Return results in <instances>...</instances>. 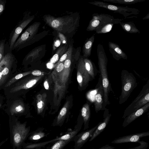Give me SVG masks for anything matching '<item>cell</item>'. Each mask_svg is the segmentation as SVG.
<instances>
[{"label": "cell", "mask_w": 149, "mask_h": 149, "mask_svg": "<svg viewBox=\"0 0 149 149\" xmlns=\"http://www.w3.org/2000/svg\"><path fill=\"white\" fill-rule=\"evenodd\" d=\"M43 18L48 26L64 34L73 33L79 26L80 17L78 14L76 16L71 15L58 17L46 15Z\"/></svg>", "instance_id": "6da1fadb"}, {"label": "cell", "mask_w": 149, "mask_h": 149, "mask_svg": "<svg viewBox=\"0 0 149 149\" xmlns=\"http://www.w3.org/2000/svg\"><path fill=\"white\" fill-rule=\"evenodd\" d=\"M72 52L70 53L64 61L63 70L59 73L54 70L50 75L54 84V99H57V102H59L66 88L70 74Z\"/></svg>", "instance_id": "7a4b0ae2"}, {"label": "cell", "mask_w": 149, "mask_h": 149, "mask_svg": "<svg viewBox=\"0 0 149 149\" xmlns=\"http://www.w3.org/2000/svg\"><path fill=\"white\" fill-rule=\"evenodd\" d=\"M97 54L99 72L101 77L104 91V99L102 110H104L107 105L110 104L109 100V94L113 90L108 77L107 58L103 46L100 44L97 45Z\"/></svg>", "instance_id": "3957f363"}, {"label": "cell", "mask_w": 149, "mask_h": 149, "mask_svg": "<svg viewBox=\"0 0 149 149\" xmlns=\"http://www.w3.org/2000/svg\"><path fill=\"white\" fill-rule=\"evenodd\" d=\"M12 51L6 44L5 55L0 62V88L4 87L17 68V61Z\"/></svg>", "instance_id": "277c9868"}, {"label": "cell", "mask_w": 149, "mask_h": 149, "mask_svg": "<svg viewBox=\"0 0 149 149\" xmlns=\"http://www.w3.org/2000/svg\"><path fill=\"white\" fill-rule=\"evenodd\" d=\"M121 78V93L119 100L120 104L126 101L131 93L138 85L136 79L134 75L126 70H122Z\"/></svg>", "instance_id": "5b68a950"}, {"label": "cell", "mask_w": 149, "mask_h": 149, "mask_svg": "<svg viewBox=\"0 0 149 149\" xmlns=\"http://www.w3.org/2000/svg\"><path fill=\"white\" fill-rule=\"evenodd\" d=\"M40 24V22H35L29 26L19 37L12 50L18 51L30 44Z\"/></svg>", "instance_id": "8992f818"}, {"label": "cell", "mask_w": 149, "mask_h": 149, "mask_svg": "<svg viewBox=\"0 0 149 149\" xmlns=\"http://www.w3.org/2000/svg\"><path fill=\"white\" fill-rule=\"evenodd\" d=\"M92 5L105 8L114 13H118L122 15L125 19L128 18V17L132 15L138 14L140 12L137 9L129 8L127 6H120L109 4L101 1H95L89 2Z\"/></svg>", "instance_id": "52a82bcc"}, {"label": "cell", "mask_w": 149, "mask_h": 149, "mask_svg": "<svg viewBox=\"0 0 149 149\" xmlns=\"http://www.w3.org/2000/svg\"><path fill=\"white\" fill-rule=\"evenodd\" d=\"M123 19H115L111 15L103 13H94L86 29L88 31H95L99 26L109 22L120 24Z\"/></svg>", "instance_id": "ba28073f"}, {"label": "cell", "mask_w": 149, "mask_h": 149, "mask_svg": "<svg viewBox=\"0 0 149 149\" xmlns=\"http://www.w3.org/2000/svg\"><path fill=\"white\" fill-rule=\"evenodd\" d=\"M81 125L78 126L63 135L57 137L52 140L40 143H28L24 144V149H40L49 143L55 142L60 140H73L75 136L77 135L81 128Z\"/></svg>", "instance_id": "9c48e42d"}, {"label": "cell", "mask_w": 149, "mask_h": 149, "mask_svg": "<svg viewBox=\"0 0 149 149\" xmlns=\"http://www.w3.org/2000/svg\"><path fill=\"white\" fill-rule=\"evenodd\" d=\"M30 128L26 127L25 123H17L13 126L12 130V141L15 147L21 146L29 134Z\"/></svg>", "instance_id": "30bf717a"}, {"label": "cell", "mask_w": 149, "mask_h": 149, "mask_svg": "<svg viewBox=\"0 0 149 149\" xmlns=\"http://www.w3.org/2000/svg\"><path fill=\"white\" fill-rule=\"evenodd\" d=\"M44 76H35L20 79L10 87L9 92L12 94L20 93L23 90H27L33 87Z\"/></svg>", "instance_id": "8fae6325"}, {"label": "cell", "mask_w": 149, "mask_h": 149, "mask_svg": "<svg viewBox=\"0 0 149 149\" xmlns=\"http://www.w3.org/2000/svg\"><path fill=\"white\" fill-rule=\"evenodd\" d=\"M34 15L28 16L25 14L22 19L19 22L10 34L8 45L12 50L15 42L24 29L34 19Z\"/></svg>", "instance_id": "7c38bea8"}, {"label": "cell", "mask_w": 149, "mask_h": 149, "mask_svg": "<svg viewBox=\"0 0 149 149\" xmlns=\"http://www.w3.org/2000/svg\"><path fill=\"white\" fill-rule=\"evenodd\" d=\"M77 80L80 87L85 89L88 86L89 82L92 81L86 70L84 61V57L79 58L77 66Z\"/></svg>", "instance_id": "4fadbf2b"}, {"label": "cell", "mask_w": 149, "mask_h": 149, "mask_svg": "<svg viewBox=\"0 0 149 149\" xmlns=\"http://www.w3.org/2000/svg\"><path fill=\"white\" fill-rule=\"evenodd\" d=\"M98 125V124L92 128L83 132L76 135L73 139L74 142L75 149H79L81 148L92 135Z\"/></svg>", "instance_id": "5bb4252c"}, {"label": "cell", "mask_w": 149, "mask_h": 149, "mask_svg": "<svg viewBox=\"0 0 149 149\" xmlns=\"http://www.w3.org/2000/svg\"><path fill=\"white\" fill-rule=\"evenodd\" d=\"M149 136V131L130 134L119 137L111 142L112 143L118 144L128 142H137L140 139Z\"/></svg>", "instance_id": "9a60e30c"}, {"label": "cell", "mask_w": 149, "mask_h": 149, "mask_svg": "<svg viewBox=\"0 0 149 149\" xmlns=\"http://www.w3.org/2000/svg\"><path fill=\"white\" fill-rule=\"evenodd\" d=\"M95 87H96L97 91L95 96L94 105L95 112L97 113L99 111L102 110L104 99L103 89L100 75L98 81Z\"/></svg>", "instance_id": "2e32d148"}, {"label": "cell", "mask_w": 149, "mask_h": 149, "mask_svg": "<svg viewBox=\"0 0 149 149\" xmlns=\"http://www.w3.org/2000/svg\"><path fill=\"white\" fill-rule=\"evenodd\" d=\"M148 92H149V80L143 86L138 96L125 109L122 118L124 119L126 116L130 114L134 106Z\"/></svg>", "instance_id": "e0dca14e"}, {"label": "cell", "mask_w": 149, "mask_h": 149, "mask_svg": "<svg viewBox=\"0 0 149 149\" xmlns=\"http://www.w3.org/2000/svg\"><path fill=\"white\" fill-rule=\"evenodd\" d=\"M104 110L103 114L104 119L103 121L98 123L97 127L89 139V141L93 140L103 131L108 123L111 114L109 113V109L106 108H105Z\"/></svg>", "instance_id": "ac0fdd59"}, {"label": "cell", "mask_w": 149, "mask_h": 149, "mask_svg": "<svg viewBox=\"0 0 149 149\" xmlns=\"http://www.w3.org/2000/svg\"><path fill=\"white\" fill-rule=\"evenodd\" d=\"M149 108V102L142 107L133 112L124 119L122 124L124 127H126L136 118L148 111Z\"/></svg>", "instance_id": "d6986e66"}, {"label": "cell", "mask_w": 149, "mask_h": 149, "mask_svg": "<svg viewBox=\"0 0 149 149\" xmlns=\"http://www.w3.org/2000/svg\"><path fill=\"white\" fill-rule=\"evenodd\" d=\"M109 50L113 58L117 61L122 58L127 60V56L119 46L114 42L109 41L108 43Z\"/></svg>", "instance_id": "ffe728a7"}, {"label": "cell", "mask_w": 149, "mask_h": 149, "mask_svg": "<svg viewBox=\"0 0 149 149\" xmlns=\"http://www.w3.org/2000/svg\"><path fill=\"white\" fill-rule=\"evenodd\" d=\"M90 104V103L86 102L83 105L81 109V115L84 126V130L89 128V123L91 116Z\"/></svg>", "instance_id": "44dd1931"}, {"label": "cell", "mask_w": 149, "mask_h": 149, "mask_svg": "<svg viewBox=\"0 0 149 149\" xmlns=\"http://www.w3.org/2000/svg\"><path fill=\"white\" fill-rule=\"evenodd\" d=\"M84 61L86 69L92 80L95 78L99 71L97 70L94 63L91 60L84 57Z\"/></svg>", "instance_id": "7402d4cb"}, {"label": "cell", "mask_w": 149, "mask_h": 149, "mask_svg": "<svg viewBox=\"0 0 149 149\" xmlns=\"http://www.w3.org/2000/svg\"><path fill=\"white\" fill-rule=\"evenodd\" d=\"M95 34L86 40L83 47V56L88 58L91 55V50L94 42Z\"/></svg>", "instance_id": "603a6c76"}, {"label": "cell", "mask_w": 149, "mask_h": 149, "mask_svg": "<svg viewBox=\"0 0 149 149\" xmlns=\"http://www.w3.org/2000/svg\"><path fill=\"white\" fill-rule=\"evenodd\" d=\"M25 110L24 105L21 101L17 100L15 101L12 104L10 109V112L12 115L23 113Z\"/></svg>", "instance_id": "cb8c5ba5"}, {"label": "cell", "mask_w": 149, "mask_h": 149, "mask_svg": "<svg viewBox=\"0 0 149 149\" xmlns=\"http://www.w3.org/2000/svg\"><path fill=\"white\" fill-rule=\"evenodd\" d=\"M68 48L67 45H64L59 48L54 54L48 62L53 64L57 62L62 56Z\"/></svg>", "instance_id": "d4e9b609"}, {"label": "cell", "mask_w": 149, "mask_h": 149, "mask_svg": "<svg viewBox=\"0 0 149 149\" xmlns=\"http://www.w3.org/2000/svg\"><path fill=\"white\" fill-rule=\"evenodd\" d=\"M120 24L123 29L126 32L130 33H140L139 30L132 22H121Z\"/></svg>", "instance_id": "484cf974"}, {"label": "cell", "mask_w": 149, "mask_h": 149, "mask_svg": "<svg viewBox=\"0 0 149 149\" xmlns=\"http://www.w3.org/2000/svg\"><path fill=\"white\" fill-rule=\"evenodd\" d=\"M42 49V47H39L35 48L29 52L25 56L24 60V62H26L29 60L31 61L38 57L40 52Z\"/></svg>", "instance_id": "4316f807"}, {"label": "cell", "mask_w": 149, "mask_h": 149, "mask_svg": "<svg viewBox=\"0 0 149 149\" xmlns=\"http://www.w3.org/2000/svg\"><path fill=\"white\" fill-rule=\"evenodd\" d=\"M70 104L69 101H67L63 107L61 109L58 115L56 122L57 125H60L64 121V118L66 114L69 105Z\"/></svg>", "instance_id": "83f0119b"}, {"label": "cell", "mask_w": 149, "mask_h": 149, "mask_svg": "<svg viewBox=\"0 0 149 149\" xmlns=\"http://www.w3.org/2000/svg\"><path fill=\"white\" fill-rule=\"evenodd\" d=\"M118 24L116 22H109L103 24L98 27L95 30L97 34L104 33L109 32L112 29L114 24Z\"/></svg>", "instance_id": "f1b7e54d"}, {"label": "cell", "mask_w": 149, "mask_h": 149, "mask_svg": "<svg viewBox=\"0 0 149 149\" xmlns=\"http://www.w3.org/2000/svg\"><path fill=\"white\" fill-rule=\"evenodd\" d=\"M31 72L32 71H29L17 74L10 79L5 84L3 87L4 88H7L10 87L13 83L24 77L30 74H31Z\"/></svg>", "instance_id": "f546056e"}, {"label": "cell", "mask_w": 149, "mask_h": 149, "mask_svg": "<svg viewBox=\"0 0 149 149\" xmlns=\"http://www.w3.org/2000/svg\"><path fill=\"white\" fill-rule=\"evenodd\" d=\"M47 135L43 129H40L32 132L29 136V139L32 141H37Z\"/></svg>", "instance_id": "4dcf8cb0"}, {"label": "cell", "mask_w": 149, "mask_h": 149, "mask_svg": "<svg viewBox=\"0 0 149 149\" xmlns=\"http://www.w3.org/2000/svg\"><path fill=\"white\" fill-rule=\"evenodd\" d=\"M148 102L149 92L147 93L136 104L132 110V113L136 111Z\"/></svg>", "instance_id": "1f68e13d"}, {"label": "cell", "mask_w": 149, "mask_h": 149, "mask_svg": "<svg viewBox=\"0 0 149 149\" xmlns=\"http://www.w3.org/2000/svg\"><path fill=\"white\" fill-rule=\"evenodd\" d=\"M105 2L122 4L131 5L145 1V0H103Z\"/></svg>", "instance_id": "d6a6232c"}, {"label": "cell", "mask_w": 149, "mask_h": 149, "mask_svg": "<svg viewBox=\"0 0 149 149\" xmlns=\"http://www.w3.org/2000/svg\"><path fill=\"white\" fill-rule=\"evenodd\" d=\"M71 141V140H58L55 142L50 149H62Z\"/></svg>", "instance_id": "836d02e7"}, {"label": "cell", "mask_w": 149, "mask_h": 149, "mask_svg": "<svg viewBox=\"0 0 149 149\" xmlns=\"http://www.w3.org/2000/svg\"><path fill=\"white\" fill-rule=\"evenodd\" d=\"M42 99L37 101V106L38 114H40L42 111L45 106V101L46 97V94H43Z\"/></svg>", "instance_id": "e575fe53"}, {"label": "cell", "mask_w": 149, "mask_h": 149, "mask_svg": "<svg viewBox=\"0 0 149 149\" xmlns=\"http://www.w3.org/2000/svg\"><path fill=\"white\" fill-rule=\"evenodd\" d=\"M72 51V47L71 45H70L65 52L62 56L57 63L54 64V68H55L60 63L64 61L70 53Z\"/></svg>", "instance_id": "d590c367"}, {"label": "cell", "mask_w": 149, "mask_h": 149, "mask_svg": "<svg viewBox=\"0 0 149 149\" xmlns=\"http://www.w3.org/2000/svg\"><path fill=\"white\" fill-rule=\"evenodd\" d=\"M5 41L3 40L0 41V62L4 58L6 53Z\"/></svg>", "instance_id": "8d00e7d4"}, {"label": "cell", "mask_w": 149, "mask_h": 149, "mask_svg": "<svg viewBox=\"0 0 149 149\" xmlns=\"http://www.w3.org/2000/svg\"><path fill=\"white\" fill-rule=\"evenodd\" d=\"M137 142L140 144V145L127 149H146L148 146V143L143 141L139 140Z\"/></svg>", "instance_id": "74e56055"}, {"label": "cell", "mask_w": 149, "mask_h": 149, "mask_svg": "<svg viewBox=\"0 0 149 149\" xmlns=\"http://www.w3.org/2000/svg\"><path fill=\"white\" fill-rule=\"evenodd\" d=\"M58 36L59 38V40L61 42V43H62V44H64V45H67V38L64 34L58 32Z\"/></svg>", "instance_id": "f35d334b"}, {"label": "cell", "mask_w": 149, "mask_h": 149, "mask_svg": "<svg viewBox=\"0 0 149 149\" xmlns=\"http://www.w3.org/2000/svg\"><path fill=\"white\" fill-rule=\"evenodd\" d=\"M64 62L60 63L54 68V70L56 72L59 73L61 72L63 69Z\"/></svg>", "instance_id": "ab89813d"}, {"label": "cell", "mask_w": 149, "mask_h": 149, "mask_svg": "<svg viewBox=\"0 0 149 149\" xmlns=\"http://www.w3.org/2000/svg\"><path fill=\"white\" fill-rule=\"evenodd\" d=\"M6 0H0V16L3 14L5 9Z\"/></svg>", "instance_id": "60d3db41"}, {"label": "cell", "mask_w": 149, "mask_h": 149, "mask_svg": "<svg viewBox=\"0 0 149 149\" xmlns=\"http://www.w3.org/2000/svg\"><path fill=\"white\" fill-rule=\"evenodd\" d=\"M48 73L38 70H35L32 71L31 74L35 76H44L45 75L47 74Z\"/></svg>", "instance_id": "b9f144b4"}, {"label": "cell", "mask_w": 149, "mask_h": 149, "mask_svg": "<svg viewBox=\"0 0 149 149\" xmlns=\"http://www.w3.org/2000/svg\"><path fill=\"white\" fill-rule=\"evenodd\" d=\"M61 44L60 40L58 38H56L54 40L53 45V51H54L58 47L60 46Z\"/></svg>", "instance_id": "7bdbcfd3"}, {"label": "cell", "mask_w": 149, "mask_h": 149, "mask_svg": "<svg viewBox=\"0 0 149 149\" xmlns=\"http://www.w3.org/2000/svg\"><path fill=\"white\" fill-rule=\"evenodd\" d=\"M114 147L110 146L108 144H107L98 149H114Z\"/></svg>", "instance_id": "ee69618b"}, {"label": "cell", "mask_w": 149, "mask_h": 149, "mask_svg": "<svg viewBox=\"0 0 149 149\" xmlns=\"http://www.w3.org/2000/svg\"><path fill=\"white\" fill-rule=\"evenodd\" d=\"M44 86L45 89L48 90L49 88V86L47 79L45 80L44 83Z\"/></svg>", "instance_id": "f6af8a7d"}, {"label": "cell", "mask_w": 149, "mask_h": 149, "mask_svg": "<svg viewBox=\"0 0 149 149\" xmlns=\"http://www.w3.org/2000/svg\"><path fill=\"white\" fill-rule=\"evenodd\" d=\"M47 67L49 69H52L54 68V65L49 63L48 62L47 64Z\"/></svg>", "instance_id": "bcb514c9"}, {"label": "cell", "mask_w": 149, "mask_h": 149, "mask_svg": "<svg viewBox=\"0 0 149 149\" xmlns=\"http://www.w3.org/2000/svg\"><path fill=\"white\" fill-rule=\"evenodd\" d=\"M42 96L41 95L39 94L37 95L36 98L37 100H40L42 99Z\"/></svg>", "instance_id": "7dc6e473"}, {"label": "cell", "mask_w": 149, "mask_h": 149, "mask_svg": "<svg viewBox=\"0 0 149 149\" xmlns=\"http://www.w3.org/2000/svg\"><path fill=\"white\" fill-rule=\"evenodd\" d=\"M149 19V13H148L147 15L143 17L142 19L143 20Z\"/></svg>", "instance_id": "c3c4849f"}, {"label": "cell", "mask_w": 149, "mask_h": 149, "mask_svg": "<svg viewBox=\"0 0 149 149\" xmlns=\"http://www.w3.org/2000/svg\"><path fill=\"white\" fill-rule=\"evenodd\" d=\"M0 106H1V104H0Z\"/></svg>", "instance_id": "681fc988"}]
</instances>
